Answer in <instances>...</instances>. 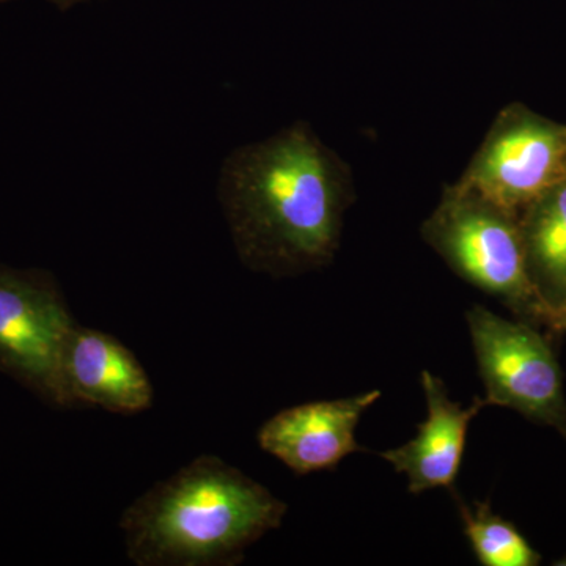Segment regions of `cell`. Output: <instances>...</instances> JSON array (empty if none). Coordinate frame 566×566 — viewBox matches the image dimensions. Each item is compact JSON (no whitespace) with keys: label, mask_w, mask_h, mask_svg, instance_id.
Listing matches in <instances>:
<instances>
[{"label":"cell","mask_w":566,"mask_h":566,"mask_svg":"<svg viewBox=\"0 0 566 566\" xmlns=\"http://www.w3.org/2000/svg\"><path fill=\"white\" fill-rule=\"evenodd\" d=\"M285 502L221 458L197 457L123 513L137 566H229L281 526Z\"/></svg>","instance_id":"7a4b0ae2"},{"label":"cell","mask_w":566,"mask_h":566,"mask_svg":"<svg viewBox=\"0 0 566 566\" xmlns=\"http://www.w3.org/2000/svg\"><path fill=\"white\" fill-rule=\"evenodd\" d=\"M74 326L50 273L0 264V368L59 408H73L63 357Z\"/></svg>","instance_id":"277c9868"},{"label":"cell","mask_w":566,"mask_h":566,"mask_svg":"<svg viewBox=\"0 0 566 566\" xmlns=\"http://www.w3.org/2000/svg\"><path fill=\"white\" fill-rule=\"evenodd\" d=\"M52 6L57 7L59 10L65 11L80 6V3L88 2V0H50Z\"/></svg>","instance_id":"4fadbf2b"},{"label":"cell","mask_w":566,"mask_h":566,"mask_svg":"<svg viewBox=\"0 0 566 566\" xmlns=\"http://www.w3.org/2000/svg\"><path fill=\"white\" fill-rule=\"evenodd\" d=\"M554 333H566V305L556 314V319H554Z\"/></svg>","instance_id":"7c38bea8"},{"label":"cell","mask_w":566,"mask_h":566,"mask_svg":"<svg viewBox=\"0 0 566 566\" xmlns=\"http://www.w3.org/2000/svg\"><path fill=\"white\" fill-rule=\"evenodd\" d=\"M528 274L554 319L566 305V178L521 212Z\"/></svg>","instance_id":"30bf717a"},{"label":"cell","mask_w":566,"mask_h":566,"mask_svg":"<svg viewBox=\"0 0 566 566\" xmlns=\"http://www.w3.org/2000/svg\"><path fill=\"white\" fill-rule=\"evenodd\" d=\"M488 406H504L556 428L566 439V400L553 345L535 324L502 318L483 305L465 314Z\"/></svg>","instance_id":"5b68a950"},{"label":"cell","mask_w":566,"mask_h":566,"mask_svg":"<svg viewBox=\"0 0 566 566\" xmlns=\"http://www.w3.org/2000/svg\"><path fill=\"white\" fill-rule=\"evenodd\" d=\"M566 178V126L524 107L501 115L457 188L520 218Z\"/></svg>","instance_id":"8992f818"},{"label":"cell","mask_w":566,"mask_h":566,"mask_svg":"<svg viewBox=\"0 0 566 566\" xmlns=\"http://www.w3.org/2000/svg\"><path fill=\"white\" fill-rule=\"evenodd\" d=\"M423 237L464 281L497 297L520 319L554 331V312L528 274L520 221L474 192H446Z\"/></svg>","instance_id":"3957f363"},{"label":"cell","mask_w":566,"mask_h":566,"mask_svg":"<svg viewBox=\"0 0 566 566\" xmlns=\"http://www.w3.org/2000/svg\"><path fill=\"white\" fill-rule=\"evenodd\" d=\"M218 199L241 262L290 277L334 259L349 189L340 159L297 122L230 153Z\"/></svg>","instance_id":"6da1fadb"},{"label":"cell","mask_w":566,"mask_h":566,"mask_svg":"<svg viewBox=\"0 0 566 566\" xmlns=\"http://www.w3.org/2000/svg\"><path fill=\"white\" fill-rule=\"evenodd\" d=\"M63 378L74 406L139 415L153 406V385L128 346L103 331L74 326L63 357Z\"/></svg>","instance_id":"ba28073f"},{"label":"cell","mask_w":566,"mask_h":566,"mask_svg":"<svg viewBox=\"0 0 566 566\" xmlns=\"http://www.w3.org/2000/svg\"><path fill=\"white\" fill-rule=\"evenodd\" d=\"M11 2V0H0V3Z\"/></svg>","instance_id":"5bb4252c"},{"label":"cell","mask_w":566,"mask_h":566,"mask_svg":"<svg viewBox=\"0 0 566 566\" xmlns=\"http://www.w3.org/2000/svg\"><path fill=\"white\" fill-rule=\"evenodd\" d=\"M427 417L411 441L379 453L398 474L408 476L409 493L436 488L455 490L472 420L486 408L485 398L475 397L471 406L450 400L444 381L422 371Z\"/></svg>","instance_id":"9c48e42d"},{"label":"cell","mask_w":566,"mask_h":566,"mask_svg":"<svg viewBox=\"0 0 566 566\" xmlns=\"http://www.w3.org/2000/svg\"><path fill=\"white\" fill-rule=\"evenodd\" d=\"M455 497L461 520H463L464 534L471 543L476 560L483 566H535L542 557L531 543L515 527V524L495 515L488 502H475L468 505Z\"/></svg>","instance_id":"8fae6325"},{"label":"cell","mask_w":566,"mask_h":566,"mask_svg":"<svg viewBox=\"0 0 566 566\" xmlns=\"http://www.w3.org/2000/svg\"><path fill=\"white\" fill-rule=\"evenodd\" d=\"M381 398V390L354 397L283 409L262 424L259 444L294 474L307 475L327 471L346 457L364 452L357 442L356 428L368 408Z\"/></svg>","instance_id":"52a82bcc"}]
</instances>
